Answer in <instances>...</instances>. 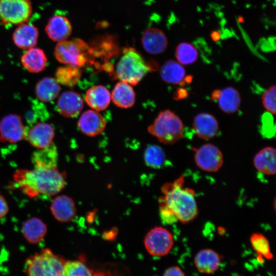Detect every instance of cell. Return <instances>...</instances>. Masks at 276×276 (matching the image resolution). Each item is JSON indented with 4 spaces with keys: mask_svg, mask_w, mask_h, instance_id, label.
Here are the masks:
<instances>
[{
    "mask_svg": "<svg viewBox=\"0 0 276 276\" xmlns=\"http://www.w3.org/2000/svg\"><path fill=\"white\" fill-rule=\"evenodd\" d=\"M211 99L217 101L220 108L227 113L236 112L241 102L240 93L231 86L215 90L212 94Z\"/></svg>",
    "mask_w": 276,
    "mask_h": 276,
    "instance_id": "5bb4252c",
    "label": "cell"
},
{
    "mask_svg": "<svg viewBox=\"0 0 276 276\" xmlns=\"http://www.w3.org/2000/svg\"><path fill=\"white\" fill-rule=\"evenodd\" d=\"M211 38L214 42L218 41L221 38V34L217 30L213 31L210 34Z\"/></svg>",
    "mask_w": 276,
    "mask_h": 276,
    "instance_id": "f35d334b",
    "label": "cell"
},
{
    "mask_svg": "<svg viewBox=\"0 0 276 276\" xmlns=\"http://www.w3.org/2000/svg\"><path fill=\"white\" fill-rule=\"evenodd\" d=\"M165 276H184L185 274L181 268L177 266H172L166 269L164 272Z\"/></svg>",
    "mask_w": 276,
    "mask_h": 276,
    "instance_id": "8d00e7d4",
    "label": "cell"
},
{
    "mask_svg": "<svg viewBox=\"0 0 276 276\" xmlns=\"http://www.w3.org/2000/svg\"><path fill=\"white\" fill-rule=\"evenodd\" d=\"M250 242L253 249L260 257V260H262L263 257L268 260L273 258L269 241L261 233L252 234Z\"/></svg>",
    "mask_w": 276,
    "mask_h": 276,
    "instance_id": "1f68e13d",
    "label": "cell"
},
{
    "mask_svg": "<svg viewBox=\"0 0 276 276\" xmlns=\"http://www.w3.org/2000/svg\"><path fill=\"white\" fill-rule=\"evenodd\" d=\"M85 100L92 109L96 111H102L107 108L109 105L111 94L105 86L95 85L86 91Z\"/></svg>",
    "mask_w": 276,
    "mask_h": 276,
    "instance_id": "603a6c76",
    "label": "cell"
},
{
    "mask_svg": "<svg viewBox=\"0 0 276 276\" xmlns=\"http://www.w3.org/2000/svg\"><path fill=\"white\" fill-rule=\"evenodd\" d=\"M239 22H243L244 21V19L243 17H239L238 18Z\"/></svg>",
    "mask_w": 276,
    "mask_h": 276,
    "instance_id": "ab89813d",
    "label": "cell"
},
{
    "mask_svg": "<svg viewBox=\"0 0 276 276\" xmlns=\"http://www.w3.org/2000/svg\"><path fill=\"white\" fill-rule=\"evenodd\" d=\"M148 132L164 144H173L180 140L183 135L184 126L179 117L173 111L166 109L160 111Z\"/></svg>",
    "mask_w": 276,
    "mask_h": 276,
    "instance_id": "3957f363",
    "label": "cell"
},
{
    "mask_svg": "<svg viewBox=\"0 0 276 276\" xmlns=\"http://www.w3.org/2000/svg\"><path fill=\"white\" fill-rule=\"evenodd\" d=\"M195 162L198 168L203 171H218L223 163V154L216 146L208 143L195 150Z\"/></svg>",
    "mask_w": 276,
    "mask_h": 276,
    "instance_id": "9c48e42d",
    "label": "cell"
},
{
    "mask_svg": "<svg viewBox=\"0 0 276 276\" xmlns=\"http://www.w3.org/2000/svg\"><path fill=\"white\" fill-rule=\"evenodd\" d=\"M91 54L88 45L79 38L58 42L54 50L55 57L59 62L78 67L88 62Z\"/></svg>",
    "mask_w": 276,
    "mask_h": 276,
    "instance_id": "8992f818",
    "label": "cell"
},
{
    "mask_svg": "<svg viewBox=\"0 0 276 276\" xmlns=\"http://www.w3.org/2000/svg\"><path fill=\"white\" fill-rule=\"evenodd\" d=\"M113 103L122 108L132 107L135 101V94L131 85L120 81L114 86L111 95Z\"/></svg>",
    "mask_w": 276,
    "mask_h": 276,
    "instance_id": "d4e9b609",
    "label": "cell"
},
{
    "mask_svg": "<svg viewBox=\"0 0 276 276\" xmlns=\"http://www.w3.org/2000/svg\"><path fill=\"white\" fill-rule=\"evenodd\" d=\"M48 231L47 224L40 218L32 217L26 220L21 227V233L25 239L30 244L41 242Z\"/></svg>",
    "mask_w": 276,
    "mask_h": 276,
    "instance_id": "44dd1931",
    "label": "cell"
},
{
    "mask_svg": "<svg viewBox=\"0 0 276 276\" xmlns=\"http://www.w3.org/2000/svg\"><path fill=\"white\" fill-rule=\"evenodd\" d=\"M150 71L142 55L134 49L126 48L118 61L116 70L117 77L131 85L137 84Z\"/></svg>",
    "mask_w": 276,
    "mask_h": 276,
    "instance_id": "277c9868",
    "label": "cell"
},
{
    "mask_svg": "<svg viewBox=\"0 0 276 276\" xmlns=\"http://www.w3.org/2000/svg\"><path fill=\"white\" fill-rule=\"evenodd\" d=\"M8 211V203L4 197L0 194V219L4 217Z\"/></svg>",
    "mask_w": 276,
    "mask_h": 276,
    "instance_id": "74e56055",
    "label": "cell"
},
{
    "mask_svg": "<svg viewBox=\"0 0 276 276\" xmlns=\"http://www.w3.org/2000/svg\"><path fill=\"white\" fill-rule=\"evenodd\" d=\"M175 55L179 63L182 65H190L197 60L199 54L197 48L193 44L182 42L176 47Z\"/></svg>",
    "mask_w": 276,
    "mask_h": 276,
    "instance_id": "f546056e",
    "label": "cell"
},
{
    "mask_svg": "<svg viewBox=\"0 0 276 276\" xmlns=\"http://www.w3.org/2000/svg\"><path fill=\"white\" fill-rule=\"evenodd\" d=\"M33 166L32 170L18 172L15 175L16 181L27 194L51 196L58 194L65 187V177L57 166Z\"/></svg>",
    "mask_w": 276,
    "mask_h": 276,
    "instance_id": "6da1fadb",
    "label": "cell"
},
{
    "mask_svg": "<svg viewBox=\"0 0 276 276\" xmlns=\"http://www.w3.org/2000/svg\"><path fill=\"white\" fill-rule=\"evenodd\" d=\"M27 129L21 117L16 114H9L0 121V140L3 142L15 143L26 137Z\"/></svg>",
    "mask_w": 276,
    "mask_h": 276,
    "instance_id": "30bf717a",
    "label": "cell"
},
{
    "mask_svg": "<svg viewBox=\"0 0 276 276\" xmlns=\"http://www.w3.org/2000/svg\"><path fill=\"white\" fill-rule=\"evenodd\" d=\"M81 76L80 67L65 65L56 70L55 79L59 84L72 87L78 82Z\"/></svg>",
    "mask_w": 276,
    "mask_h": 276,
    "instance_id": "83f0119b",
    "label": "cell"
},
{
    "mask_svg": "<svg viewBox=\"0 0 276 276\" xmlns=\"http://www.w3.org/2000/svg\"><path fill=\"white\" fill-rule=\"evenodd\" d=\"M221 259L219 255L210 248L203 249L198 251L194 258V264L201 273L211 274L217 270L220 267Z\"/></svg>",
    "mask_w": 276,
    "mask_h": 276,
    "instance_id": "7402d4cb",
    "label": "cell"
},
{
    "mask_svg": "<svg viewBox=\"0 0 276 276\" xmlns=\"http://www.w3.org/2000/svg\"><path fill=\"white\" fill-rule=\"evenodd\" d=\"M146 165L152 168H160L166 161V155L161 147L155 145L148 146L144 152Z\"/></svg>",
    "mask_w": 276,
    "mask_h": 276,
    "instance_id": "4dcf8cb0",
    "label": "cell"
},
{
    "mask_svg": "<svg viewBox=\"0 0 276 276\" xmlns=\"http://www.w3.org/2000/svg\"><path fill=\"white\" fill-rule=\"evenodd\" d=\"M183 93H186V91L182 93V98H183V97L185 96L182 95V94H183ZM179 97L180 98H182V97H181V95H180V96H178V98H179Z\"/></svg>",
    "mask_w": 276,
    "mask_h": 276,
    "instance_id": "60d3db41",
    "label": "cell"
},
{
    "mask_svg": "<svg viewBox=\"0 0 276 276\" xmlns=\"http://www.w3.org/2000/svg\"><path fill=\"white\" fill-rule=\"evenodd\" d=\"M92 274L93 271L80 261H65L64 264L62 275L84 276Z\"/></svg>",
    "mask_w": 276,
    "mask_h": 276,
    "instance_id": "d6a6232c",
    "label": "cell"
},
{
    "mask_svg": "<svg viewBox=\"0 0 276 276\" xmlns=\"http://www.w3.org/2000/svg\"><path fill=\"white\" fill-rule=\"evenodd\" d=\"M32 12L29 0H0V19L5 24L26 22Z\"/></svg>",
    "mask_w": 276,
    "mask_h": 276,
    "instance_id": "52a82bcc",
    "label": "cell"
},
{
    "mask_svg": "<svg viewBox=\"0 0 276 276\" xmlns=\"http://www.w3.org/2000/svg\"><path fill=\"white\" fill-rule=\"evenodd\" d=\"M193 129L199 138L209 140L217 134L219 124L213 115L207 112H202L198 114L194 118Z\"/></svg>",
    "mask_w": 276,
    "mask_h": 276,
    "instance_id": "ac0fdd59",
    "label": "cell"
},
{
    "mask_svg": "<svg viewBox=\"0 0 276 276\" xmlns=\"http://www.w3.org/2000/svg\"><path fill=\"white\" fill-rule=\"evenodd\" d=\"M254 165L261 173L274 175L276 172V151L274 148L268 146L260 150L254 156Z\"/></svg>",
    "mask_w": 276,
    "mask_h": 276,
    "instance_id": "cb8c5ba5",
    "label": "cell"
},
{
    "mask_svg": "<svg viewBox=\"0 0 276 276\" xmlns=\"http://www.w3.org/2000/svg\"><path fill=\"white\" fill-rule=\"evenodd\" d=\"M184 177L181 175L173 182L165 183L162 187L164 195L159 198L178 221L186 223L194 219L198 215L195 191L184 188Z\"/></svg>",
    "mask_w": 276,
    "mask_h": 276,
    "instance_id": "7a4b0ae2",
    "label": "cell"
},
{
    "mask_svg": "<svg viewBox=\"0 0 276 276\" xmlns=\"http://www.w3.org/2000/svg\"><path fill=\"white\" fill-rule=\"evenodd\" d=\"M35 91L37 98L40 101L50 102L59 96L60 86L55 78L44 77L36 83Z\"/></svg>",
    "mask_w": 276,
    "mask_h": 276,
    "instance_id": "484cf974",
    "label": "cell"
},
{
    "mask_svg": "<svg viewBox=\"0 0 276 276\" xmlns=\"http://www.w3.org/2000/svg\"><path fill=\"white\" fill-rule=\"evenodd\" d=\"M160 75L162 80L168 84H181L186 77V70L178 61L169 60L162 66Z\"/></svg>",
    "mask_w": 276,
    "mask_h": 276,
    "instance_id": "4316f807",
    "label": "cell"
},
{
    "mask_svg": "<svg viewBox=\"0 0 276 276\" xmlns=\"http://www.w3.org/2000/svg\"><path fill=\"white\" fill-rule=\"evenodd\" d=\"M45 31L50 39L56 42L66 40L72 32L70 21L64 15H55L50 18Z\"/></svg>",
    "mask_w": 276,
    "mask_h": 276,
    "instance_id": "e0dca14e",
    "label": "cell"
},
{
    "mask_svg": "<svg viewBox=\"0 0 276 276\" xmlns=\"http://www.w3.org/2000/svg\"><path fill=\"white\" fill-rule=\"evenodd\" d=\"M54 136L55 131L51 124L39 122L27 130L26 138L32 146L39 149L51 145Z\"/></svg>",
    "mask_w": 276,
    "mask_h": 276,
    "instance_id": "8fae6325",
    "label": "cell"
},
{
    "mask_svg": "<svg viewBox=\"0 0 276 276\" xmlns=\"http://www.w3.org/2000/svg\"><path fill=\"white\" fill-rule=\"evenodd\" d=\"M20 61L23 67L28 72L38 73L46 67L48 59L42 49L34 47L27 49L24 52Z\"/></svg>",
    "mask_w": 276,
    "mask_h": 276,
    "instance_id": "ffe728a7",
    "label": "cell"
},
{
    "mask_svg": "<svg viewBox=\"0 0 276 276\" xmlns=\"http://www.w3.org/2000/svg\"><path fill=\"white\" fill-rule=\"evenodd\" d=\"M144 244L150 255L163 257L167 255L173 247L174 239L172 234L167 229L156 226L147 233Z\"/></svg>",
    "mask_w": 276,
    "mask_h": 276,
    "instance_id": "ba28073f",
    "label": "cell"
},
{
    "mask_svg": "<svg viewBox=\"0 0 276 276\" xmlns=\"http://www.w3.org/2000/svg\"><path fill=\"white\" fill-rule=\"evenodd\" d=\"M50 210L55 219L61 222H70L76 215L75 202L66 195L56 196L52 201Z\"/></svg>",
    "mask_w": 276,
    "mask_h": 276,
    "instance_id": "9a60e30c",
    "label": "cell"
},
{
    "mask_svg": "<svg viewBox=\"0 0 276 276\" xmlns=\"http://www.w3.org/2000/svg\"><path fill=\"white\" fill-rule=\"evenodd\" d=\"M65 262L50 249L43 248L27 259L24 272L30 276H61Z\"/></svg>",
    "mask_w": 276,
    "mask_h": 276,
    "instance_id": "5b68a950",
    "label": "cell"
},
{
    "mask_svg": "<svg viewBox=\"0 0 276 276\" xmlns=\"http://www.w3.org/2000/svg\"><path fill=\"white\" fill-rule=\"evenodd\" d=\"M83 107L81 95L75 91L68 90L62 93L57 102V109L63 117L74 118L78 116Z\"/></svg>",
    "mask_w": 276,
    "mask_h": 276,
    "instance_id": "7c38bea8",
    "label": "cell"
},
{
    "mask_svg": "<svg viewBox=\"0 0 276 276\" xmlns=\"http://www.w3.org/2000/svg\"><path fill=\"white\" fill-rule=\"evenodd\" d=\"M78 126L83 134L94 136L103 131L106 126V121L103 116L97 111L88 110L81 114Z\"/></svg>",
    "mask_w": 276,
    "mask_h": 276,
    "instance_id": "2e32d148",
    "label": "cell"
},
{
    "mask_svg": "<svg viewBox=\"0 0 276 276\" xmlns=\"http://www.w3.org/2000/svg\"><path fill=\"white\" fill-rule=\"evenodd\" d=\"M58 150L53 143L49 146L35 151L32 156L33 165L57 166Z\"/></svg>",
    "mask_w": 276,
    "mask_h": 276,
    "instance_id": "f1b7e54d",
    "label": "cell"
},
{
    "mask_svg": "<svg viewBox=\"0 0 276 276\" xmlns=\"http://www.w3.org/2000/svg\"><path fill=\"white\" fill-rule=\"evenodd\" d=\"M142 44L145 50L151 54H159L166 50L168 38L159 29L149 28L144 32L141 38Z\"/></svg>",
    "mask_w": 276,
    "mask_h": 276,
    "instance_id": "4fadbf2b",
    "label": "cell"
},
{
    "mask_svg": "<svg viewBox=\"0 0 276 276\" xmlns=\"http://www.w3.org/2000/svg\"><path fill=\"white\" fill-rule=\"evenodd\" d=\"M38 36V30L35 26L24 22L15 29L12 39L16 47L27 50L36 45Z\"/></svg>",
    "mask_w": 276,
    "mask_h": 276,
    "instance_id": "d6986e66",
    "label": "cell"
},
{
    "mask_svg": "<svg viewBox=\"0 0 276 276\" xmlns=\"http://www.w3.org/2000/svg\"><path fill=\"white\" fill-rule=\"evenodd\" d=\"M275 85L270 86L262 95V102L264 108L272 114H275Z\"/></svg>",
    "mask_w": 276,
    "mask_h": 276,
    "instance_id": "836d02e7",
    "label": "cell"
},
{
    "mask_svg": "<svg viewBox=\"0 0 276 276\" xmlns=\"http://www.w3.org/2000/svg\"><path fill=\"white\" fill-rule=\"evenodd\" d=\"M160 215L163 221L167 224H171L178 221L175 216L170 211L166 205L159 200Z\"/></svg>",
    "mask_w": 276,
    "mask_h": 276,
    "instance_id": "d590c367",
    "label": "cell"
},
{
    "mask_svg": "<svg viewBox=\"0 0 276 276\" xmlns=\"http://www.w3.org/2000/svg\"><path fill=\"white\" fill-rule=\"evenodd\" d=\"M272 114L268 112L263 114L262 118V132L267 137L272 136L275 133V127Z\"/></svg>",
    "mask_w": 276,
    "mask_h": 276,
    "instance_id": "e575fe53",
    "label": "cell"
}]
</instances>
